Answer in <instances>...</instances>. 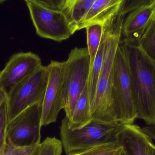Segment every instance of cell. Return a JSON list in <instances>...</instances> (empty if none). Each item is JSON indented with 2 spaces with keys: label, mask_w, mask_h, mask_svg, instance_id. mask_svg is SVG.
Here are the masks:
<instances>
[{
  "label": "cell",
  "mask_w": 155,
  "mask_h": 155,
  "mask_svg": "<svg viewBox=\"0 0 155 155\" xmlns=\"http://www.w3.org/2000/svg\"><path fill=\"white\" fill-rule=\"evenodd\" d=\"M25 2L36 34L40 37L61 42L72 35L63 13L45 7L38 0H25Z\"/></svg>",
  "instance_id": "52a82bcc"
},
{
  "label": "cell",
  "mask_w": 155,
  "mask_h": 155,
  "mask_svg": "<svg viewBox=\"0 0 155 155\" xmlns=\"http://www.w3.org/2000/svg\"><path fill=\"white\" fill-rule=\"evenodd\" d=\"M124 17L119 14L113 24L104 27L106 34L104 61L90 109L92 120L113 125H119L112 112V84L114 62L122 39Z\"/></svg>",
  "instance_id": "7a4b0ae2"
},
{
  "label": "cell",
  "mask_w": 155,
  "mask_h": 155,
  "mask_svg": "<svg viewBox=\"0 0 155 155\" xmlns=\"http://www.w3.org/2000/svg\"><path fill=\"white\" fill-rule=\"evenodd\" d=\"M47 66H42L7 93L8 123L24 110L42 103L49 79Z\"/></svg>",
  "instance_id": "8992f818"
},
{
  "label": "cell",
  "mask_w": 155,
  "mask_h": 155,
  "mask_svg": "<svg viewBox=\"0 0 155 155\" xmlns=\"http://www.w3.org/2000/svg\"><path fill=\"white\" fill-rule=\"evenodd\" d=\"M155 5V0H150L128 14L123 22V39L138 43L153 20Z\"/></svg>",
  "instance_id": "8fae6325"
},
{
  "label": "cell",
  "mask_w": 155,
  "mask_h": 155,
  "mask_svg": "<svg viewBox=\"0 0 155 155\" xmlns=\"http://www.w3.org/2000/svg\"><path fill=\"white\" fill-rule=\"evenodd\" d=\"M124 0H95L78 27V30L90 25L106 26L114 23L121 12Z\"/></svg>",
  "instance_id": "4fadbf2b"
},
{
  "label": "cell",
  "mask_w": 155,
  "mask_h": 155,
  "mask_svg": "<svg viewBox=\"0 0 155 155\" xmlns=\"http://www.w3.org/2000/svg\"><path fill=\"white\" fill-rule=\"evenodd\" d=\"M40 144L37 145L27 147L22 155H38L40 150Z\"/></svg>",
  "instance_id": "7402d4cb"
},
{
  "label": "cell",
  "mask_w": 155,
  "mask_h": 155,
  "mask_svg": "<svg viewBox=\"0 0 155 155\" xmlns=\"http://www.w3.org/2000/svg\"><path fill=\"white\" fill-rule=\"evenodd\" d=\"M62 83L64 110L70 120L76 103L87 85L90 60L87 47H75L68 59L62 62Z\"/></svg>",
  "instance_id": "277c9868"
},
{
  "label": "cell",
  "mask_w": 155,
  "mask_h": 155,
  "mask_svg": "<svg viewBox=\"0 0 155 155\" xmlns=\"http://www.w3.org/2000/svg\"><path fill=\"white\" fill-rule=\"evenodd\" d=\"M106 37V34L105 31L104 29V34L99 49L97 51L94 62L90 67V72L87 82V89L91 102V105L95 94L98 78L104 61Z\"/></svg>",
  "instance_id": "2e32d148"
},
{
  "label": "cell",
  "mask_w": 155,
  "mask_h": 155,
  "mask_svg": "<svg viewBox=\"0 0 155 155\" xmlns=\"http://www.w3.org/2000/svg\"><path fill=\"white\" fill-rule=\"evenodd\" d=\"M47 67L49 79L42 103V126L56 122L59 113L64 109L62 62L51 61Z\"/></svg>",
  "instance_id": "9c48e42d"
},
{
  "label": "cell",
  "mask_w": 155,
  "mask_h": 155,
  "mask_svg": "<svg viewBox=\"0 0 155 155\" xmlns=\"http://www.w3.org/2000/svg\"><path fill=\"white\" fill-rule=\"evenodd\" d=\"M153 20L155 21V5L154 9L153 14Z\"/></svg>",
  "instance_id": "83f0119b"
},
{
  "label": "cell",
  "mask_w": 155,
  "mask_h": 155,
  "mask_svg": "<svg viewBox=\"0 0 155 155\" xmlns=\"http://www.w3.org/2000/svg\"><path fill=\"white\" fill-rule=\"evenodd\" d=\"M7 98V93L4 89L0 86V106L5 101Z\"/></svg>",
  "instance_id": "d4e9b609"
},
{
  "label": "cell",
  "mask_w": 155,
  "mask_h": 155,
  "mask_svg": "<svg viewBox=\"0 0 155 155\" xmlns=\"http://www.w3.org/2000/svg\"><path fill=\"white\" fill-rule=\"evenodd\" d=\"M95 0H64L61 12L65 15L72 34L78 31Z\"/></svg>",
  "instance_id": "5bb4252c"
},
{
  "label": "cell",
  "mask_w": 155,
  "mask_h": 155,
  "mask_svg": "<svg viewBox=\"0 0 155 155\" xmlns=\"http://www.w3.org/2000/svg\"><path fill=\"white\" fill-rule=\"evenodd\" d=\"M128 61L137 118L148 126L155 125V61L137 43L121 39Z\"/></svg>",
  "instance_id": "6da1fadb"
},
{
  "label": "cell",
  "mask_w": 155,
  "mask_h": 155,
  "mask_svg": "<svg viewBox=\"0 0 155 155\" xmlns=\"http://www.w3.org/2000/svg\"><path fill=\"white\" fill-rule=\"evenodd\" d=\"M38 155H58L54 150L48 147H42L40 148Z\"/></svg>",
  "instance_id": "603a6c76"
},
{
  "label": "cell",
  "mask_w": 155,
  "mask_h": 155,
  "mask_svg": "<svg viewBox=\"0 0 155 155\" xmlns=\"http://www.w3.org/2000/svg\"><path fill=\"white\" fill-rule=\"evenodd\" d=\"M7 100L0 106V149L6 143V129L8 125Z\"/></svg>",
  "instance_id": "ffe728a7"
},
{
  "label": "cell",
  "mask_w": 155,
  "mask_h": 155,
  "mask_svg": "<svg viewBox=\"0 0 155 155\" xmlns=\"http://www.w3.org/2000/svg\"><path fill=\"white\" fill-rule=\"evenodd\" d=\"M27 147H18L6 142L0 149V155H22Z\"/></svg>",
  "instance_id": "44dd1931"
},
{
  "label": "cell",
  "mask_w": 155,
  "mask_h": 155,
  "mask_svg": "<svg viewBox=\"0 0 155 155\" xmlns=\"http://www.w3.org/2000/svg\"><path fill=\"white\" fill-rule=\"evenodd\" d=\"M123 148L116 142H111L71 152L67 155H118Z\"/></svg>",
  "instance_id": "ac0fdd59"
},
{
  "label": "cell",
  "mask_w": 155,
  "mask_h": 155,
  "mask_svg": "<svg viewBox=\"0 0 155 155\" xmlns=\"http://www.w3.org/2000/svg\"><path fill=\"white\" fill-rule=\"evenodd\" d=\"M42 103L24 110L8 123L6 142L18 147L41 143Z\"/></svg>",
  "instance_id": "ba28073f"
},
{
  "label": "cell",
  "mask_w": 155,
  "mask_h": 155,
  "mask_svg": "<svg viewBox=\"0 0 155 155\" xmlns=\"http://www.w3.org/2000/svg\"><path fill=\"white\" fill-rule=\"evenodd\" d=\"M144 132L147 134L153 140L155 141V125L154 126H147L143 128Z\"/></svg>",
  "instance_id": "cb8c5ba5"
},
{
  "label": "cell",
  "mask_w": 155,
  "mask_h": 155,
  "mask_svg": "<svg viewBox=\"0 0 155 155\" xmlns=\"http://www.w3.org/2000/svg\"><path fill=\"white\" fill-rule=\"evenodd\" d=\"M118 155H127V153L126 150L124 149V147H123V149H122V151L120 152V153Z\"/></svg>",
  "instance_id": "4316f807"
},
{
  "label": "cell",
  "mask_w": 155,
  "mask_h": 155,
  "mask_svg": "<svg viewBox=\"0 0 155 155\" xmlns=\"http://www.w3.org/2000/svg\"><path fill=\"white\" fill-rule=\"evenodd\" d=\"M67 122L68 119L65 116L60 126L61 142L66 154L91 147L116 142V134L119 124L92 120L82 128L71 130Z\"/></svg>",
  "instance_id": "5b68a950"
},
{
  "label": "cell",
  "mask_w": 155,
  "mask_h": 155,
  "mask_svg": "<svg viewBox=\"0 0 155 155\" xmlns=\"http://www.w3.org/2000/svg\"><path fill=\"white\" fill-rule=\"evenodd\" d=\"M148 152L149 155H155V145L153 140L151 141L148 145Z\"/></svg>",
  "instance_id": "484cf974"
},
{
  "label": "cell",
  "mask_w": 155,
  "mask_h": 155,
  "mask_svg": "<svg viewBox=\"0 0 155 155\" xmlns=\"http://www.w3.org/2000/svg\"><path fill=\"white\" fill-rule=\"evenodd\" d=\"M91 102L88 94L87 85L76 103L72 115L68 120V126L71 130L79 129L92 121Z\"/></svg>",
  "instance_id": "9a60e30c"
},
{
  "label": "cell",
  "mask_w": 155,
  "mask_h": 155,
  "mask_svg": "<svg viewBox=\"0 0 155 155\" xmlns=\"http://www.w3.org/2000/svg\"><path fill=\"white\" fill-rule=\"evenodd\" d=\"M41 58L31 52L13 55L0 72V86L7 93L42 66Z\"/></svg>",
  "instance_id": "30bf717a"
},
{
  "label": "cell",
  "mask_w": 155,
  "mask_h": 155,
  "mask_svg": "<svg viewBox=\"0 0 155 155\" xmlns=\"http://www.w3.org/2000/svg\"><path fill=\"white\" fill-rule=\"evenodd\" d=\"M137 44L147 56L155 61V21H152Z\"/></svg>",
  "instance_id": "d6986e66"
},
{
  "label": "cell",
  "mask_w": 155,
  "mask_h": 155,
  "mask_svg": "<svg viewBox=\"0 0 155 155\" xmlns=\"http://www.w3.org/2000/svg\"><path fill=\"white\" fill-rule=\"evenodd\" d=\"M112 110L119 124H133L137 119L132 77L121 40L114 62Z\"/></svg>",
  "instance_id": "3957f363"
},
{
  "label": "cell",
  "mask_w": 155,
  "mask_h": 155,
  "mask_svg": "<svg viewBox=\"0 0 155 155\" xmlns=\"http://www.w3.org/2000/svg\"><path fill=\"white\" fill-rule=\"evenodd\" d=\"M115 140L128 155H149L148 145L153 140L143 128L135 124H119Z\"/></svg>",
  "instance_id": "7c38bea8"
},
{
  "label": "cell",
  "mask_w": 155,
  "mask_h": 155,
  "mask_svg": "<svg viewBox=\"0 0 155 155\" xmlns=\"http://www.w3.org/2000/svg\"><path fill=\"white\" fill-rule=\"evenodd\" d=\"M86 29L87 48L92 66L99 49L104 32V27L100 24L90 25Z\"/></svg>",
  "instance_id": "e0dca14e"
}]
</instances>
